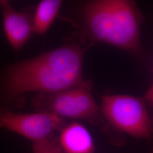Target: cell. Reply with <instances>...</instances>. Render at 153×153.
I'll return each mask as SVG.
<instances>
[{
	"mask_svg": "<svg viewBox=\"0 0 153 153\" xmlns=\"http://www.w3.org/2000/svg\"><path fill=\"white\" fill-rule=\"evenodd\" d=\"M85 49L69 43L38 56L8 68L6 93L10 98L23 93L59 92L81 84L83 81Z\"/></svg>",
	"mask_w": 153,
	"mask_h": 153,
	"instance_id": "1",
	"label": "cell"
},
{
	"mask_svg": "<svg viewBox=\"0 0 153 153\" xmlns=\"http://www.w3.org/2000/svg\"><path fill=\"white\" fill-rule=\"evenodd\" d=\"M83 16L94 40L131 52L141 48L143 16L134 1H88L83 8Z\"/></svg>",
	"mask_w": 153,
	"mask_h": 153,
	"instance_id": "2",
	"label": "cell"
},
{
	"mask_svg": "<svg viewBox=\"0 0 153 153\" xmlns=\"http://www.w3.org/2000/svg\"><path fill=\"white\" fill-rule=\"evenodd\" d=\"M38 112L51 113L61 118L95 120L99 115L91 84L83 82L74 87L52 93H39L32 101Z\"/></svg>",
	"mask_w": 153,
	"mask_h": 153,
	"instance_id": "3",
	"label": "cell"
},
{
	"mask_svg": "<svg viewBox=\"0 0 153 153\" xmlns=\"http://www.w3.org/2000/svg\"><path fill=\"white\" fill-rule=\"evenodd\" d=\"M102 111L115 129L132 137L149 138L153 134L152 121L142 99L124 94L105 95L102 98Z\"/></svg>",
	"mask_w": 153,
	"mask_h": 153,
	"instance_id": "4",
	"label": "cell"
},
{
	"mask_svg": "<svg viewBox=\"0 0 153 153\" xmlns=\"http://www.w3.org/2000/svg\"><path fill=\"white\" fill-rule=\"evenodd\" d=\"M64 120L57 115L43 112L15 113L0 108V128L16 133L33 142L52 137L65 126Z\"/></svg>",
	"mask_w": 153,
	"mask_h": 153,
	"instance_id": "5",
	"label": "cell"
},
{
	"mask_svg": "<svg viewBox=\"0 0 153 153\" xmlns=\"http://www.w3.org/2000/svg\"><path fill=\"white\" fill-rule=\"evenodd\" d=\"M0 8L6 36L12 48L19 51L33 33V17L28 12L17 11L7 0L0 1Z\"/></svg>",
	"mask_w": 153,
	"mask_h": 153,
	"instance_id": "6",
	"label": "cell"
},
{
	"mask_svg": "<svg viewBox=\"0 0 153 153\" xmlns=\"http://www.w3.org/2000/svg\"><path fill=\"white\" fill-rule=\"evenodd\" d=\"M58 143L65 153H95V145L91 134L84 126L76 122L62 128Z\"/></svg>",
	"mask_w": 153,
	"mask_h": 153,
	"instance_id": "7",
	"label": "cell"
},
{
	"mask_svg": "<svg viewBox=\"0 0 153 153\" xmlns=\"http://www.w3.org/2000/svg\"><path fill=\"white\" fill-rule=\"evenodd\" d=\"M60 0H43L39 3L33 18V33L43 35L49 30L60 9Z\"/></svg>",
	"mask_w": 153,
	"mask_h": 153,
	"instance_id": "8",
	"label": "cell"
},
{
	"mask_svg": "<svg viewBox=\"0 0 153 153\" xmlns=\"http://www.w3.org/2000/svg\"><path fill=\"white\" fill-rule=\"evenodd\" d=\"M33 153H65L52 137L33 142Z\"/></svg>",
	"mask_w": 153,
	"mask_h": 153,
	"instance_id": "9",
	"label": "cell"
},
{
	"mask_svg": "<svg viewBox=\"0 0 153 153\" xmlns=\"http://www.w3.org/2000/svg\"><path fill=\"white\" fill-rule=\"evenodd\" d=\"M146 99L150 103L153 104V80L150 87L146 94Z\"/></svg>",
	"mask_w": 153,
	"mask_h": 153,
	"instance_id": "10",
	"label": "cell"
},
{
	"mask_svg": "<svg viewBox=\"0 0 153 153\" xmlns=\"http://www.w3.org/2000/svg\"></svg>",
	"mask_w": 153,
	"mask_h": 153,
	"instance_id": "11",
	"label": "cell"
}]
</instances>
